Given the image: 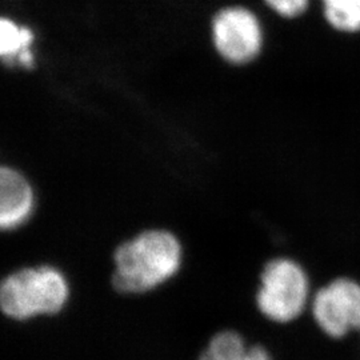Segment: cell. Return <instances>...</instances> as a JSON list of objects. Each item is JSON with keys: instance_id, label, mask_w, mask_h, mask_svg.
Listing matches in <instances>:
<instances>
[{"instance_id": "6da1fadb", "label": "cell", "mask_w": 360, "mask_h": 360, "mask_svg": "<svg viewBox=\"0 0 360 360\" xmlns=\"http://www.w3.org/2000/svg\"><path fill=\"white\" fill-rule=\"evenodd\" d=\"M111 263L110 285L114 292L147 295L178 276L184 264V245L172 230L150 227L116 245Z\"/></svg>"}, {"instance_id": "7a4b0ae2", "label": "cell", "mask_w": 360, "mask_h": 360, "mask_svg": "<svg viewBox=\"0 0 360 360\" xmlns=\"http://www.w3.org/2000/svg\"><path fill=\"white\" fill-rule=\"evenodd\" d=\"M71 296L67 274L50 263L19 267L0 281V311L4 319L13 322L59 316L68 307Z\"/></svg>"}, {"instance_id": "3957f363", "label": "cell", "mask_w": 360, "mask_h": 360, "mask_svg": "<svg viewBox=\"0 0 360 360\" xmlns=\"http://www.w3.org/2000/svg\"><path fill=\"white\" fill-rule=\"evenodd\" d=\"M309 295V276L303 267L290 257H272L257 276L254 303L266 321L287 324L303 314Z\"/></svg>"}, {"instance_id": "277c9868", "label": "cell", "mask_w": 360, "mask_h": 360, "mask_svg": "<svg viewBox=\"0 0 360 360\" xmlns=\"http://www.w3.org/2000/svg\"><path fill=\"white\" fill-rule=\"evenodd\" d=\"M211 43L219 58L233 67H245L263 51L264 31L251 8L230 4L219 8L210 23Z\"/></svg>"}, {"instance_id": "5b68a950", "label": "cell", "mask_w": 360, "mask_h": 360, "mask_svg": "<svg viewBox=\"0 0 360 360\" xmlns=\"http://www.w3.org/2000/svg\"><path fill=\"white\" fill-rule=\"evenodd\" d=\"M312 315L324 334L342 338L360 330V285L336 279L321 288L312 300Z\"/></svg>"}, {"instance_id": "8992f818", "label": "cell", "mask_w": 360, "mask_h": 360, "mask_svg": "<svg viewBox=\"0 0 360 360\" xmlns=\"http://www.w3.org/2000/svg\"><path fill=\"white\" fill-rule=\"evenodd\" d=\"M38 208L34 181L23 169L3 163L0 167V230L13 232L23 229Z\"/></svg>"}, {"instance_id": "52a82bcc", "label": "cell", "mask_w": 360, "mask_h": 360, "mask_svg": "<svg viewBox=\"0 0 360 360\" xmlns=\"http://www.w3.org/2000/svg\"><path fill=\"white\" fill-rule=\"evenodd\" d=\"M196 360H275L260 342H250L236 328H221L210 336Z\"/></svg>"}, {"instance_id": "ba28073f", "label": "cell", "mask_w": 360, "mask_h": 360, "mask_svg": "<svg viewBox=\"0 0 360 360\" xmlns=\"http://www.w3.org/2000/svg\"><path fill=\"white\" fill-rule=\"evenodd\" d=\"M34 44L35 32L31 27L8 16L0 19V58L4 65L32 70L37 65Z\"/></svg>"}, {"instance_id": "9c48e42d", "label": "cell", "mask_w": 360, "mask_h": 360, "mask_svg": "<svg viewBox=\"0 0 360 360\" xmlns=\"http://www.w3.org/2000/svg\"><path fill=\"white\" fill-rule=\"evenodd\" d=\"M322 3L330 26L342 32H359L360 0H322Z\"/></svg>"}, {"instance_id": "30bf717a", "label": "cell", "mask_w": 360, "mask_h": 360, "mask_svg": "<svg viewBox=\"0 0 360 360\" xmlns=\"http://www.w3.org/2000/svg\"><path fill=\"white\" fill-rule=\"evenodd\" d=\"M272 13L284 19H295L307 11L309 0H263Z\"/></svg>"}]
</instances>
